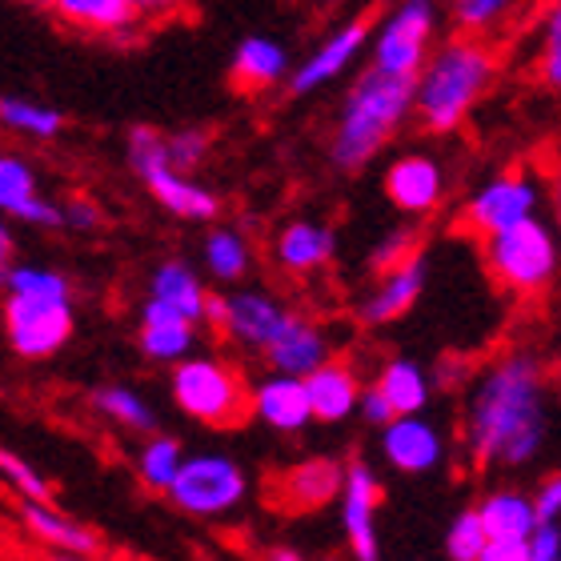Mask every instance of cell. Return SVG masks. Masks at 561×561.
I'll list each match as a JSON object with an SVG mask.
<instances>
[{"instance_id":"6da1fadb","label":"cell","mask_w":561,"mask_h":561,"mask_svg":"<svg viewBox=\"0 0 561 561\" xmlns=\"http://www.w3.org/2000/svg\"><path fill=\"white\" fill-rule=\"evenodd\" d=\"M546 442V369L534 353L497 357L469 386L466 449L481 469L529 466Z\"/></svg>"},{"instance_id":"7a4b0ae2","label":"cell","mask_w":561,"mask_h":561,"mask_svg":"<svg viewBox=\"0 0 561 561\" xmlns=\"http://www.w3.org/2000/svg\"><path fill=\"white\" fill-rule=\"evenodd\" d=\"M410 113H417V77L369 65V72L357 77L337 108L333 145H329L333 164L345 173H357L393 140Z\"/></svg>"},{"instance_id":"3957f363","label":"cell","mask_w":561,"mask_h":561,"mask_svg":"<svg viewBox=\"0 0 561 561\" xmlns=\"http://www.w3.org/2000/svg\"><path fill=\"white\" fill-rule=\"evenodd\" d=\"M493 77H497V57H493L490 41L461 33L457 41L442 45L417 72L421 125L437 137L457 133L473 113V105L490 93Z\"/></svg>"},{"instance_id":"277c9868","label":"cell","mask_w":561,"mask_h":561,"mask_svg":"<svg viewBox=\"0 0 561 561\" xmlns=\"http://www.w3.org/2000/svg\"><path fill=\"white\" fill-rule=\"evenodd\" d=\"M481 253L490 277L514 297H541L558 277V237L541 217L481 237Z\"/></svg>"},{"instance_id":"5b68a950","label":"cell","mask_w":561,"mask_h":561,"mask_svg":"<svg viewBox=\"0 0 561 561\" xmlns=\"http://www.w3.org/2000/svg\"><path fill=\"white\" fill-rule=\"evenodd\" d=\"M173 401L185 417L209 430H233L253 413V389L221 357H185L173 369Z\"/></svg>"},{"instance_id":"8992f818","label":"cell","mask_w":561,"mask_h":561,"mask_svg":"<svg viewBox=\"0 0 561 561\" xmlns=\"http://www.w3.org/2000/svg\"><path fill=\"white\" fill-rule=\"evenodd\" d=\"M129 169L145 181L152 201L181 221H213L221 213L217 193L197 181H188L185 169H176L169 157V133L133 129L129 133Z\"/></svg>"},{"instance_id":"52a82bcc","label":"cell","mask_w":561,"mask_h":561,"mask_svg":"<svg viewBox=\"0 0 561 561\" xmlns=\"http://www.w3.org/2000/svg\"><path fill=\"white\" fill-rule=\"evenodd\" d=\"M72 301L69 297H28V293H4V333L9 350L24 362H45L60 353L72 337Z\"/></svg>"},{"instance_id":"ba28073f","label":"cell","mask_w":561,"mask_h":561,"mask_svg":"<svg viewBox=\"0 0 561 561\" xmlns=\"http://www.w3.org/2000/svg\"><path fill=\"white\" fill-rule=\"evenodd\" d=\"M249 478L233 457L225 454H193L176 473L169 502L188 517H221L245 502Z\"/></svg>"},{"instance_id":"9c48e42d","label":"cell","mask_w":561,"mask_h":561,"mask_svg":"<svg viewBox=\"0 0 561 561\" xmlns=\"http://www.w3.org/2000/svg\"><path fill=\"white\" fill-rule=\"evenodd\" d=\"M433 33H437V0H401L374 33V65L417 77L430 60Z\"/></svg>"},{"instance_id":"30bf717a","label":"cell","mask_w":561,"mask_h":561,"mask_svg":"<svg viewBox=\"0 0 561 561\" xmlns=\"http://www.w3.org/2000/svg\"><path fill=\"white\" fill-rule=\"evenodd\" d=\"M538 201H541V188L538 181L522 169H505L497 173L493 181L473 193L466 201V213H461V221L473 237H490L497 229H510V225L526 221V217H538Z\"/></svg>"},{"instance_id":"8fae6325","label":"cell","mask_w":561,"mask_h":561,"mask_svg":"<svg viewBox=\"0 0 561 561\" xmlns=\"http://www.w3.org/2000/svg\"><path fill=\"white\" fill-rule=\"evenodd\" d=\"M365 45H374V21H369V16H353V21L337 24V28L309 53V60H301V69L289 72V93L309 96V93H317V89L333 84L353 60L362 57Z\"/></svg>"},{"instance_id":"7c38bea8","label":"cell","mask_w":561,"mask_h":561,"mask_svg":"<svg viewBox=\"0 0 561 561\" xmlns=\"http://www.w3.org/2000/svg\"><path fill=\"white\" fill-rule=\"evenodd\" d=\"M289 317L293 309H285L270 293L237 289L225 297V321L217 333L249 353H270V345L280 337V329L289 325Z\"/></svg>"},{"instance_id":"4fadbf2b","label":"cell","mask_w":561,"mask_h":561,"mask_svg":"<svg viewBox=\"0 0 561 561\" xmlns=\"http://www.w3.org/2000/svg\"><path fill=\"white\" fill-rule=\"evenodd\" d=\"M377 505H381V481L365 461L345 466V485H341V529L357 561L381 558L377 541Z\"/></svg>"},{"instance_id":"5bb4252c","label":"cell","mask_w":561,"mask_h":561,"mask_svg":"<svg viewBox=\"0 0 561 561\" xmlns=\"http://www.w3.org/2000/svg\"><path fill=\"white\" fill-rule=\"evenodd\" d=\"M381 454L398 473H430L442 466L445 442L437 425H430L421 413H401L381 425Z\"/></svg>"},{"instance_id":"9a60e30c","label":"cell","mask_w":561,"mask_h":561,"mask_svg":"<svg viewBox=\"0 0 561 561\" xmlns=\"http://www.w3.org/2000/svg\"><path fill=\"white\" fill-rule=\"evenodd\" d=\"M386 197L398 213H433L445 197V173L442 164L425 152H405L386 169Z\"/></svg>"},{"instance_id":"2e32d148","label":"cell","mask_w":561,"mask_h":561,"mask_svg":"<svg viewBox=\"0 0 561 561\" xmlns=\"http://www.w3.org/2000/svg\"><path fill=\"white\" fill-rule=\"evenodd\" d=\"M253 413L277 433H301L309 421H317L305 377L280 374V369L253 386Z\"/></svg>"},{"instance_id":"e0dca14e","label":"cell","mask_w":561,"mask_h":561,"mask_svg":"<svg viewBox=\"0 0 561 561\" xmlns=\"http://www.w3.org/2000/svg\"><path fill=\"white\" fill-rule=\"evenodd\" d=\"M193 345H197V321L193 317L157 301V297L140 305V350H145V357H152V362H185Z\"/></svg>"},{"instance_id":"ac0fdd59","label":"cell","mask_w":561,"mask_h":561,"mask_svg":"<svg viewBox=\"0 0 561 561\" xmlns=\"http://www.w3.org/2000/svg\"><path fill=\"white\" fill-rule=\"evenodd\" d=\"M0 209L24 225H48V229L65 225V209L36 193L33 164L16 157V152L0 157Z\"/></svg>"},{"instance_id":"d6986e66","label":"cell","mask_w":561,"mask_h":561,"mask_svg":"<svg viewBox=\"0 0 561 561\" xmlns=\"http://www.w3.org/2000/svg\"><path fill=\"white\" fill-rule=\"evenodd\" d=\"M421 289H425V265L421 257H405L401 265L381 273V280L369 289V297L362 301V321L365 325H393L417 305Z\"/></svg>"},{"instance_id":"ffe728a7","label":"cell","mask_w":561,"mask_h":561,"mask_svg":"<svg viewBox=\"0 0 561 561\" xmlns=\"http://www.w3.org/2000/svg\"><path fill=\"white\" fill-rule=\"evenodd\" d=\"M333 253H337V233L325 221H289L273 245V257L289 277H309L325 270Z\"/></svg>"},{"instance_id":"44dd1931","label":"cell","mask_w":561,"mask_h":561,"mask_svg":"<svg viewBox=\"0 0 561 561\" xmlns=\"http://www.w3.org/2000/svg\"><path fill=\"white\" fill-rule=\"evenodd\" d=\"M53 16L65 28H77V33L89 36H129L149 21L133 0H60Z\"/></svg>"},{"instance_id":"7402d4cb","label":"cell","mask_w":561,"mask_h":561,"mask_svg":"<svg viewBox=\"0 0 561 561\" xmlns=\"http://www.w3.org/2000/svg\"><path fill=\"white\" fill-rule=\"evenodd\" d=\"M345 485V469L325 461V457H313V461H301V466L285 469L273 485V497L285 510H321L325 502H333V493H341Z\"/></svg>"},{"instance_id":"603a6c76","label":"cell","mask_w":561,"mask_h":561,"mask_svg":"<svg viewBox=\"0 0 561 561\" xmlns=\"http://www.w3.org/2000/svg\"><path fill=\"white\" fill-rule=\"evenodd\" d=\"M16 514H21V526L24 534L48 550H60V553H77V558H93L101 553V538H96L93 529L77 526L72 517L57 514L53 502H21L16 505Z\"/></svg>"},{"instance_id":"cb8c5ba5","label":"cell","mask_w":561,"mask_h":561,"mask_svg":"<svg viewBox=\"0 0 561 561\" xmlns=\"http://www.w3.org/2000/svg\"><path fill=\"white\" fill-rule=\"evenodd\" d=\"M265 362H270L273 369H280V374L309 377L313 369H321V365L329 362V337L321 333L317 321L293 313L289 325L280 329V337L273 341L270 353H265Z\"/></svg>"},{"instance_id":"d4e9b609","label":"cell","mask_w":561,"mask_h":561,"mask_svg":"<svg viewBox=\"0 0 561 561\" xmlns=\"http://www.w3.org/2000/svg\"><path fill=\"white\" fill-rule=\"evenodd\" d=\"M305 386H309V401H313V417L325 421V425H337V421L362 410V381L350 365L333 362V357L305 377Z\"/></svg>"},{"instance_id":"484cf974","label":"cell","mask_w":561,"mask_h":561,"mask_svg":"<svg viewBox=\"0 0 561 561\" xmlns=\"http://www.w3.org/2000/svg\"><path fill=\"white\" fill-rule=\"evenodd\" d=\"M280 81H289V53L273 36H245L233 53V89L265 93Z\"/></svg>"},{"instance_id":"4316f807","label":"cell","mask_w":561,"mask_h":561,"mask_svg":"<svg viewBox=\"0 0 561 561\" xmlns=\"http://www.w3.org/2000/svg\"><path fill=\"white\" fill-rule=\"evenodd\" d=\"M149 297L173 305V309H181L193 321H205V309H209V293H205L201 277L188 270L185 261H164V265H157L149 277Z\"/></svg>"},{"instance_id":"83f0119b","label":"cell","mask_w":561,"mask_h":561,"mask_svg":"<svg viewBox=\"0 0 561 561\" xmlns=\"http://www.w3.org/2000/svg\"><path fill=\"white\" fill-rule=\"evenodd\" d=\"M478 510H481V517H485L490 538H529V534H534V526L541 522L538 502H534V497H526V493H517V490L490 493Z\"/></svg>"},{"instance_id":"f1b7e54d","label":"cell","mask_w":561,"mask_h":561,"mask_svg":"<svg viewBox=\"0 0 561 561\" xmlns=\"http://www.w3.org/2000/svg\"><path fill=\"white\" fill-rule=\"evenodd\" d=\"M445 12H449V21H454L457 33L493 41L505 24L517 21L522 0H445Z\"/></svg>"},{"instance_id":"f546056e","label":"cell","mask_w":561,"mask_h":561,"mask_svg":"<svg viewBox=\"0 0 561 561\" xmlns=\"http://www.w3.org/2000/svg\"><path fill=\"white\" fill-rule=\"evenodd\" d=\"M381 393L389 398V405L401 413H421L430 405V377L421 374V365H413L410 357H393L386 362V369L374 381Z\"/></svg>"},{"instance_id":"4dcf8cb0","label":"cell","mask_w":561,"mask_h":561,"mask_svg":"<svg viewBox=\"0 0 561 561\" xmlns=\"http://www.w3.org/2000/svg\"><path fill=\"white\" fill-rule=\"evenodd\" d=\"M93 410L101 417L117 421L121 430H133V433H152L157 430V413L152 405L140 393H133L129 386H101L93 393Z\"/></svg>"},{"instance_id":"1f68e13d","label":"cell","mask_w":561,"mask_h":561,"mask_svg":"<svg viewBox=\"0 0 561 561\" xmlns=\"http://www.w3.org/2000/svg\"><path fill=\"white\" fill-rule=\"evenodd\" d=\"M0 121H4V129L21 133L28 140H53L65 129V117L53 105L24 101V96H12V93L0 101Z\"/></svg>"},{"instance_id":"d6a6232c","label":"cell","mask_w":561,"mask_h":561,"mask_svg":"<svg viewBox=\"0 0 561 561\" xmlns=\"http://www.w3.org/2000/svg\"><path fill=\"white\" fill-rule=\"evenodd\" d=\"M185 466V454H181V442L176 437H149L137 454V478L149 485L152 493H169L173 490L176 473Z\"/></svg>"},{"instance_id":"836d02e7","label":"cell","mask_w":561,"mask_h":561,"mask_svg":"<svg viewBox=\"0 0 561 561\" xmlns=\"http://www.w3.org/2000/svg\"><path fill=\"white\" fill-rule=\"evenodd\" d=\"M205 270L217 280H241L249 273V241L237 229H213L205 237Z\"/></svg>"},{"instance_id":"e575fe53","label":"cell","mask_w":561,"mask_h":561,"mask_svg":"<svg viewBox=\"0 0 561 561\" xmlns=\"http://www.w3.org/2000/svg\"><path fill=\"white\" fill-rule=\"evenodd\" d=\"M490 546V529H485V517L481 510H466V514L454 517V526L445 534V558L449 561H481Z\"/></svg>"},{"instance_id":"d590c367","label":"cell","mask_w":561,"mask_h":561,"mask_svg":"<svg viewBox=\"0 0 561 561\" xmlns=\"http://www.w3.org/2000/svg\"><path fill=\"white\" fill-rule=\"evenodd\" d=\"M0 473L9 481V490L16 493V502H53V485H48L21 454L0 449Z\"/></svg>"},{"instance_id":"8d00e7d4","label":"cell","mask_w":561,"mask_h":561,"mask_svg":"<svg viewBox=\"0 0 561 561\" xmlns=\"http://www.w3.org/2000/svg\"><path fill=\"white\" fill-rule=\"evenodd\" d=\"M4 293H28V297H72L69 277L41 265H16L4 270Z\"/></svg>"},{"instance_id":"74e56055","label":"cell","mask_w":561,"mask_h":561,"mask_svg":"<svg viewBox=\"0 0 561 561\" xmlns=\"http://www.w3.org/2000/svg\"><path fill=\"white\" fill-rule=\"evenodd\" d=\"M169 157H173L176 169H197L205 157H209V133L205 129H181L169 133Z\"/></svg>"},{"instance_id":"f35d334b","label":"cell","mask_w":561,"mask_h":561,"mask_svg":"<svg viewBox=\"0 0 561 561\" xmlns=\"http://www.w3.org/2000/svg\"><path fill=\"white\" fill-rule=\"evenodd\" d=\"M534 77H538L550 93H561V33H541L538 60H534Z\"/></svg>"},{"instance_id":"ab89813d","label":"cell","mask_w":561,"mask_h":561,"mask_svg":"<svg viewBox=\"0 0 561 561\" xmlns=\"http://www.w3.org/2000/svg\"><path fill=\"white\" fill-rule=\"evenodd\" d=\"M529 561H561V522L541 517L529 534Z\"/></svg>"},{"instance_id":"60d3db41","label":"cell","mask_w":561,"mask_h":561,"mask_svg":"<svg viewBox=\"0 0 561 561\" xmlns=\"http://www.w3.org/2000/svg\"><path fill=\"white\" fill-rule=\"evenodd\" d=\"M65 225H69V229H77V233H96V229L105 225V213L96 209V201L72 197L69 205H65Z\"/></svg>"},{"instance_id":"b9f144b4","label":"cell","mask_w":561,"mask_h":561,"mask_svg":"<svg viewBox=\"0 0 561 561\" xmlns=\"http://www.w3.org/2000/svg\"><path fill=\"white\" fill-rule=\"evenodd\" d=\"M362 417L369 421V425H389V421L398 417V410L389 405V398L381 393L377 386H369L362 393Z\"/></svg>"},{"instance_id":"7bdbcfd3","label":"cell","mask_w":561,"mask_h":561,"mask_svg":"<svg viewBox=\"0 0 561 561\" xmlns=\"http://www.w3.org/2000/svg\"><path fill=\"white\" fill-rule=\"evenodd\" d=\"M481 561H529V538H490Z\"/></svg>"},{"instance_id":"ee69618b","label":"cell","mask_w":561,"mask_h":561,"mask_svg":"<svg viewBox=\"0 0 561 561\" xmlns=\"http://www.w3.org/2000/svg\"><path fill=\"white\" fill-rule=\"evenodd\" d=\"M534 502H538L541 517H553V522H561V469L553 473V478L541 481V490L534 493Z\"/></svg>"},{"instance_id":"f6af8a7d","label":"cell","mask_w":561,"mask_h":561,"mask_svg":"<svg viewBox=\"0 0 561 561\" xmlns=\"http://www.w3.org/2000/svg\"><path fill=\"white\" fill-rule=\"evenodd\" d=\"M405 257H413V253H410V237H389L386 245H377L374 270L386 273V270H393V265H401Z\"/></svg>"},{"instance_id":"bcb514c9","label":"cell","mask_w":561,"mask_h":561,"mask_svg":"<svg viewBox=\"0 0 561 561\" xmlns=\"http://www.w3.org/2000/svg\"><path fill=\"white\" fill-rule=\"evenodd\" d=\"M149 21H157V16H176L181 9H188L193 0H133Z\"/></svg>"},{"instance_id":"7dc6e473","label":"cell","mask_w":561,"mask_h":561,"mask_svg":"<svg viewBox=\"0 0 561 561\" xmlns=\"http://www.w3.org/2000/svg\"><path fill=\"white\" fill-rule=\"evenodd\" d=\"M541 33H561V0L546 4V21H541Z\"/></svg>"},{"instance_id":"c3c4849f","label":"cell","mask_w":561,"mask_h":561,"mask_svg":"<svg viewBox=\"0 0 561 561\" xmlns=\"http://www.w3.org/2000/svg\"><path fill=\"white\" fill-rule=\"evenodd\" d=\"M550 193H553V221H558V237H561V169H558V173H553Z\"/></svg>"},{"instance_id":"681fc988","label":"cell","mask_w":561,"mask_h":561,"mask_svg":"<svg viewBox=\"0 0 561 561\" xmlns=\"http://www.w3.org/2000/svg\"><path fill=\"white\" fill-rule=\"evenodd\" d=\"M21 4H28V9H48V12H53L60 4V0H21Z\"/></svg>"},{"instance_id":"f907efd6","label":"cell","mask_w":561,"mask_h":561,"mask_svg":"<svg viewBox=\"0 0 561 561\" xmlns=\"http://www.w3.org/2000/svg\"><path fill=\"white\" fill-rule=\"evenodd\" d=\"M270 558H277V561H297L301 553H293V550H273Z\"/></svg>"},{"instance_id":"816d5d0a","label":"cell","mask_w":561,"mask_h":561,"mask_svg":"<svg viewBox=\"0 0 561 561\" xmlns=\"http://www.w3.org/2000/svg\"><path fill=\"white\" fill-rule=\"evenodd\" d=\"M546 4H550V0H546Z\"/></svg>"}]
</instances>
